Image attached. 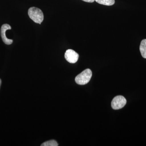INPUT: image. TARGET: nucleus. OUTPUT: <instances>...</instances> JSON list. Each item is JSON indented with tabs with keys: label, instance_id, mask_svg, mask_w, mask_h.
Masks as SVG:
<instances>
[{
	"label": "nucleus",
	"instance_id": "obj_6",
	"mask_svg": "<svg viewBox=\"0 0 146 146\" xmlns=\"http://www.w3.org/2000/svg\"><path fill=\"white\" fill-rule=\"evenodd\" d=\"M140 50L143 57L146 58V39H144L141 41Z\"/></svg>",
	"mask_w": 146,
	"mask_h": 146
},
{
	"label": "nucleus",
	"instance_id": "obj_1",
	"mask_svg": "<svg viewBox=\"0 0 146 146\" xmlns=\"http://www.w3.org/2000/svg\"><path fill=\"white\" fill-rule=\"evenodd\" d=\"M28 15L30 18L36 23L41 24L44 21V16L41 9L35 7L29 9Z\"/></svg>",
	"mask_w": 146,
	"mask_h": 146
},
{
	"label": "nucleus",
	"instance_id": "obj_7",
	"mask_svg": "<svg viewBox=\"0 0 146 146\" xmlns=\"http://www.w3.org/2000/svg\"><path fill=\"white\" fill-rule=\"evenodd\" d=\"M97 3L100 4L107 6H111L115 4V0H95Z\"/></svg>",
	"mask_w": 146,
	"mask_h": 146
},
{
	"label": "nucleus",
	"instance_id": "obj_9",
	"mask_svg": "<svg viewBox=\"0 0 146 146\" xmlns=\"http://www.w3.org/2000/svg\"><path fill=\"white\" fill-rule=\"evenodd\" d=\"M82 1L84 2H86L93 3L94 2V1H95V0H82Z\"/></svg>",
	"mask_w": 146,
	"mask_h": 146
},
{
	"label": "nucleus",
	"instance_id": "obj_3",
	"mask_svg": "<svg viewBox=\"0 0 146 146\" xmlns=\"http://www.w3.org/2000/svg\"><path fill=\"white\" fill-rule=\"evenodd\" d=\"M127 101L125 98L121 96H116L112 100L111 106L114 110L121 109L126 104Z\"/></svg>",
	"mask_w": 146,
	"mask_h": 146
},
{
	"label": "nucleus",
	"instance_id": "obj_4",
	"mask_svg": "<svg viewBox=\"0 0 146 146\" xmlns=\"http://www.w3.org/2000/svg\"><path fill=\"white\" fill-rule=\"evenodd\" d=\"M65 58L69 63H75L78 60L79 54L74 50L68 49L65 52Z\"/></svg>",
	"mask_w": 146,
	"mask_h": 146
},
{
	"label": "nucleus",
	"instance_id": "obj_8",
	"mask_svg": "<svg viewBox=\"0 0 146 146\" xmlns=\"http://www.w3.org/2000/svg\"><path fill=\"white\" fill-rule=\"evenodd\" d=\"M58 145L57 142L54 140L47 141L41 145V146H58Z\"/></svg>",
	"mask_w": 146,
	"mask_h": 146
},
{
	"label": "nucleus",
	"instance_id": "obj_10",
	"mask_svg": "<svg viewBox=\"0 0 146 146\" xmlns=\"http://www.w3.org/2000/svg\"><path fill=\"white\" fill-rule=\"evenodd\" d=\"M1 79H0V87H1Z\"/></svg>",
	"mask_w": 146,
	"mask_h": 146
},
{
	"label": "nucleus",
	"instance_id": "obj_5",
	"mask_svg": "<svg viewBox=\"0 0 146 146\" xmlns=\"http://www.w3.org/2000/svg\"><path fill=\"white\" fill-rule=\"evenodd\" d=\"M11 28L8 24H4L2 26L1 29V35L3 42L7 45H10L12 44L13 40L9 39L6 36V31L8 30L11 29Z\"/></svg>",
	"mask_w": 146,
	"mask_h": 146
},
{
	"label": "nucleus",
	"instance_id": "obj_2",
	"mask_svg": "<svg viewBox=\"0 0 146 146\" xmlns=\"http://www.w3.org/2000/svg\"><path fill=\"white\" fill-rule=\"evenodd\" d=\"M92 76L91 70L89 69H86L76 77V83L79 85H85L90 81Z\"/></svg>",
	"mask_w": 146,
	"mask_h": 146
}]
</instances>
